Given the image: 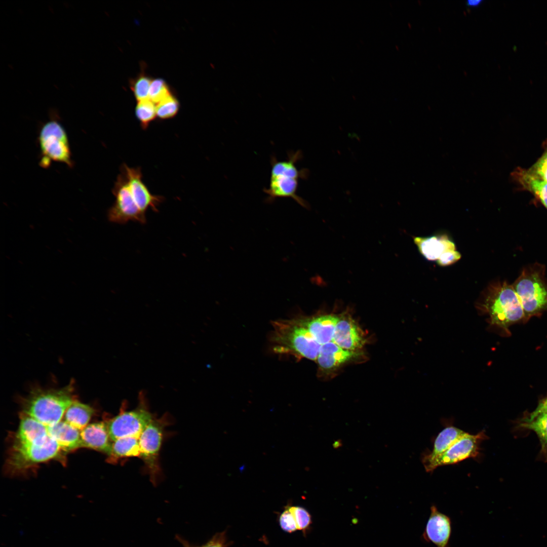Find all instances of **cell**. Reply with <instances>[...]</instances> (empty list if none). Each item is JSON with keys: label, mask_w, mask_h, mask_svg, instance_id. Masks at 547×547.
Wrapping results in <instances>:
<instances>
[{"label": "cell", "mask_w": 547, "mask_h": 547, "mask_svg": "<svg viewBox=\"0 0 547 547\" xmlns=\"http://www.w3.org/2000/svg\"><path fill=\"white\" fill-rule=\"evenodd\" d=\"M478 308L489 316L491 324L501 328L525 318L513 285L506 281L490 284L479 300Z\"/></svg>", "instance_id": "obj_1"}, {"label": "cell", "mask_w": 547, "mask_h": 547, "mask_svg": "<svg viewBox=\"0 0 547 547\" xmlns=\"http://www.w3.org/2000/svg\"><path fill=\"white\" fill-rule=\"evenodd\" d=\"M73 384L59 389L33 388L23 400L22 412L46 426L59 421L75 400Z\"/></svg>", "instance_id": "obj_2"}, {"label": "cell", "mask_w": 547, "mask_h": 547, "mask_svg": "<svg viewBox=\"0 0 547 547\" xmlns=\"http://www.w3.org/2000/svg\"><path fill=\"white\" fill-rule=\"evenodd\" d=\"M272 326L270 341L275 353L317 361L321 345L295 319L273 321Z\"/></svg>", "instance_id": "obj_3"}, {"label": "cell", "mask_w": 547, "mask_h": 547, "mask_svg": "<svg viewBox=\"0 0 547 547\" xmlns=\"http://www.w3.org/2000/svg\"><path fill=\"white\" fill-rule=\"evenodd\" d=\"M302 158L300 150L288 153L286 161H279L276 157L271 158V173L268 188L264 191L268 195L266 202H272L278 198H291L303 207L308 209V203L297 194L299 179L306 178L308 171L298 170L295 164Z\"/></svg>", "instance_id": "obj_4"}, {"label": "cell", "mask_w": 547, "mask_h": 547, "mask_svg": "<svg viewBox=\"0 0 547 547\" xmlns=\"http://www.w3.org/2000/svg\"><path fill=\"white\" fill-rule=\"evenodd\" d=\"M512 285L525 318L547 310V278L543 265L536 263L524 267Z\"/></svg>", "instance_id": "obj_5"}, {"label": "cell", "mask_w": 547, "mask_h": 547, "mask_svg": "<svg viewBox=\"0 0 547 547\" xmlns=\"http://www.w3.org/2000/svg\"><path fill=\"white\" fill-rule=\"evenodd\" d=\"M44 124L40 131L38 141L41 150L40 165L44 168L52 162L73 166L67 134L57 116H53Z\"/></svg>", "instance_id": "obj_6"}, {"label": "cell", "mask_w": 547, "mask_h": 547, "mask_svg": "<svg viewBox=\"0 0 547 547\" xmlns=\"http://www.w3.org/2000/svg\"><path fill=\"white\" fill-rule=\"evenodd\" d=\"M62 451L57 442L50 436L37 443L13 444L7 465L12 472H20L39 463L59 458Z\"/></svg>", "instance_id": "obj_7"}, {"label": "cell", "mask_w": 547, "mask_h": 547, "mask_svg": "<svg viewBox=\"0 0 547 547\" xmlns=\"http://www.w3.org/2000/svg\"><path fill=\"white\" fill-rule=\"evenodd\" d=\"M138 406L127 411L122 408L116 416L105 423L110 440L113 442L125 437L139 438L141 434L152 420L143 392L139 394Z\"/></svg>", "instance_id": "obj_8"}, {"label": "cell", "mask_w": 547, "mask_h": 547, "mask_svg": "<svg viewBox=\"0 0 547 547\" xmlns=\"http://www.w3.org/2000/svg\"><path fill=\"white\" fill-rule=\"evenodd\" d=\"M112 192L115 199L107 213L108 219L110 222L122 224L129 221L141 224L146 223V214L143 213L136 204L127 177L121 168Z\"/></svg>", "instance_id": "obj_9"}, {"label": "cell", "mask_w": 547, "mask_h": 547, "mask_svg": "<svg viewBox=\"0 0 547 547\" xmlns=\"http://www.w3.org/2000/svg\"><path fill=\"white\" fill-rule=\"evenodd\" d=\"M487 438L484 431L476 435L466 433L445 452L423 463L425 471L431 472L440 466L454 464L467 458L477 457L480 452L481 442Z\"/></svg>", "instance_id": "obj_10"}, {"label": "cell", "mask_w": 547, "mask_h": 547, "mask_svg": "<svg viewBox=\"0 0 547 547\" xmlns=\"http://www.w3.org/2000/svg\"><path fill=\"white\" fill-rule=\"evenodd\" d=\"M166 421L164 418L153 419L139 438L140 456L148 469L153 482H155L160 471L158 456Z\"/></svg>", "instance_id": "obj_11"}, {"label": "cell", "mask_w": 547, "mask_h": 547, "mask_svg": "<svg viewBox=\"0 0 547 547\" xmlns=\"http://www.w3.org/2000/svg\"><path fill=\"white\" fill-rule=\"evenodd\" d=\"M121 168L125 173L132 194L140 210L144 214L148 208L158 212V207L164 198L150 193L142 181L141 168H131L126 164H124Z\"/></svg>", "instance_id": "obj_12"}, {"label": "cell", "mask_w": 547, "mask_h": 547, "mask_svg": "<svg viewBox=\"0 0 547 547\" xmlns=\"http://www.w3.org/2000/svg\"><path fill=\"white\" fill-rule=\"evenodd\" d=\"M366 341L364 333L350 316L340 315L335 327L333 342L342 349L358 351Z\"/></svg>", "instance_id": "obj_13"}, {"label": "cell", "mask_w": 547, "mask_h": 547, "mask_svg": "<svg viewBox=\"0 0 547 547\" xmlns=\"http://www.w3.org/2000/svg\"><path fill=\"white\" fill-rule=\"evenodd\" d=\"M451 534V521L446 515L440 512L435 505L431 507V514L422 534L423 539L437 547H448Z\"/></svg>", "instance_id": "obj_14"}, {"label": "cell", "mask_w": 547, "mask_h": 547, "mask_svg": "<svg viewBox=\"0 0 547 547\" xmlns=\"http://www.w3.org/2000/svg\"><path fill=\"white\" fill-rule=\"evenodd\" d=\"M339 315L333 314L296 318L297 321L305 328L321 345L333 342L335 327Z\"/></svg>", "instance_id": "obj_15"}, {"label": "cell", "mask_w": 547, "mask_h": 547, "mask_svg": "<svg viewBox=\"0 0 547 547\" xmlns=\"http://www.w3.org/2000/svg\"><path fill=\"white\" fill-rule=\"evenodd\" d=\"M82 447L91 448L109 455L111 444L106 424L97 422L88 425L81 433Z\"/></svg>", "instance_id": "obj_16"}, {"label": "cell", "mask_w": 547, "mask_h": 547, "mask_svg": "<svg viewBox=\"0 0 547 547\" xmlns=\"http://www.w3.org/2000/svg\"><path fill=\"white\" fill-rule=\"evenodd\" d=\"M358 353L342 349L334 342H329L321 345L317 362L324 371L333 370L357 357Z\"/></svg>", "instance_id": "obj_17"}, {"label": "cell", "mask_w": 547, "mask_h": 547, "mask_svg": "<svg viewBox=\"0 0 547 547\" xmlns=\"http://www.w3.org/2000/svg\"><path fill=\"white\" fill-rule=\"evenodd\" d=\"M14 444H28L37 443L49 436L47 426L35 418L22 412Z\"/></svg>", "instance_id": "obj_18"}, {"label": "cell", "mask_w": 547, "mask_h": 547, "mask_svg": "<svg viewBox=\"0 0 547 547\" xmlns=\"http://www.w3.org/2000/svg\"><path fill=\"white\" fill-rule=\"evenodd\" d=\"M420 253L429 261H437L445 253L456 250L455 245L446 235L414 238Z\"/></svg>", "instance_id": "obj_19"}, {"label": "cell", "mask_w": 547, "mask_h": 547, "mask_svg": "<svg viewBox=\"0 0 547 547\" xmlns=\"http://www.w3.org/2000/svg\"><path fill=\"white\" fill-rule=\"evenodd\" d=\"M47 429L49 435L57 442L63 451L82 447L79 430L65 421L47 426Z\"/></svg>", "instance_id": "obj_20"}, {"label": "cell", "mask_w": 547, "mask_h": 547, "mask_svg": "<svg viewBox=\"0 0 547 547\" xmlns=\"http://www.w3.org/2000/svg\"><path fill=\"white\" fill-rule=\"evenodd\" d=\"M512 175L522 187L537 197L547 209V181L521 168L516 169Z\"/></svg>", "instance_id": "obj_21"}, {"label": "cell", "mask_w": 547, "mask_h": 547, "mask_svg": "<svg viewBox=\"0 0 547 547\" xmlns=\"http://www.w3.org/2000/svg\"><path fill=\"white\" fill-rule=\"evenodd\" d=\"M466 433L453 426L446 427L436 438L432 450L423 456L422 463L431 461L445 452Z\"/></svg>", "instance_id": "obj_22"}, {"label": "cell", "mask_w": 547, "mask_h": 547, "mask_svg": "<svg viewBox=\"0 0 547 547\" xmlns=\"http://www.w3.org/2000/svg\"><path fill=\"white\" fill-rule=\"evenodd\" d=\"M94 412L90 406L74 400L66 410L64 420L77 429L82 430L88 425Z\"/></svg>", "instance_id": "obj_23"}, {"label": "cell", "mask_w": 547, "mask_h": 547, "mask_svg": "<svg viewBox=\"0 0 547 547\" xmlns=\"http://www.w3.org/2000/svg\"><path fill=\"white\" fill-rule=\"evenodd\" d=\"M520 427L533 431L537 435L540 444V452L547 460V413H541L529 419L523 418L519 422Z\"/></svg>", "instance_id": "obj_24"}, {"label": "cell", "mask_w": 547, "mask_h": 547, "mask_svg": "<svg viewBox=\"0 0 547 547\" xmlns=\"http://www.w3.org/2000/svg\"><path fill=\"white\" fill-rule=\"evenodd\" d=\"M140 455L139 438L129 436L120 438L113 441L109 456L113 459Z\"/></svg>", "instance_id": "obj_25"}, {"label": "cell", "mask_w": 547, "mask_h": 547, "mask_svg": "<svg viewBox=\"0 0 547 547\" xmlns=\"http://www.w3.org/2000/svg\"><path fill=\"white\" fill-rule=\"evenodd\" d=\"M150 99L138 101L135 107V115L142 128L145 130L157 116L156 106Z\"/></svg>", "instance_id": "obj_26"}, {"label": "cell", "mask_w": 547, "mask_h": 547, "mask_svg": "<svg viewBox=\"0 0 547 547\" xmlns=\"http://www.w3.org/2000/svg\"><path fill=\"white\" fill-rule=\"evenodd\" d=\"M152 80L143 72L130 82V87L137 102L149 99V91Z\"/></svg>", "instance_id": "obj_27"}, {"label": "cell", "mask_w": 547, "mask_h": 547, "mask_svg": "<svg viewBox=\"0 0 547 547\" xmlns=\"http://www.w3.org/2000/svg\"><path fill=\"white\" fill-rule=\"evenodd\" d=\"M179 107L178 99L171 94L156 105L157 116L161 120L173 118L177 114Z\"/></svg>", "instance_id": "obj_28"}, {"label": "cell", "mask_w": 547, "mask_h": 547, "mask_svg": "<svg viewBox=\"0 0 547 547\" xmlns=\"http://www.w3.org/2000/svg\"><path fill=\"white\" fill-rule=\"evenodd\" d=\"M171 93L169 86L162 79L152 80L149 91V99L158 104Z\"/></svg>", "instance_id": "obj_29"}, {"label": "cell", "mask_w": 547, "mask_h": 547, "mask_svg": "<svg viewBox=\"0 0 547 547\" xmlns=\"http://www.w3.org/2000/svg\"><path fill=\"white\" fill-rule=\"evenodd\" d=\"M288 509L293 514L297 530H304L311 524V516L308 512L300 506H290Z\"/></svg>", "instance_id": "obj_30"}, {"label": "cell", "mask_w": 547, "mask_h": 547, "mask_svg": "<svg viewBox=\"0 0 547 547\" xmlns=\"http://www.w3.org/2000/svg\"><path fill=\"white\" fill-rule=\"evenodd\" d=\"M279 522L281 527L285 531L292 532L297 530L294 516L288 507L281 514Z\"/></svg>", "instance_id": "obj_31"}, {"label": "cell", "mask_w": 547, "mask_h": 547, "mask_svg": "<svg viewBox=\"0 0 547 547\" xmlns=\"http://www.w3.org/2000/svg\"><path fill=\"white\" fill-rule=\"evenodd\" d=\"M528 170L547 181V160L540 157Z\"/></svg>", "instance_id": "obj_32"}, {"label": "cell", "mask_w": 547, "mask_h": 547, "mask_svg": "<svg viewBox=\"0 0 547 547\" xmlns=\"http://www.w3.org/2000/svg\"><path fill=\"white\" fill-rule=\"evenodd\" d=\"M460 258V253L456 250H453L444 253L437 262L439 265L445 266L454 263Z\"/></svg>", "instance_id": "obj_33"}, {"label": "cell", "mask_w": 547, "mask_h": 547, "mask_svg": "<svg viewBox=\"0 0 547 547\" xmlns=\"http://www.w3.org/2000/svg\"><path fill=\"white\" fill-rule=\"evenodd\" d=\"M544 413H547V398L540 401L535 410L525 417L531 419Z\"/></svg>", "instance_id": "obj_34"}, {"label": "cell", "mask_w": 547, "mask_h": 547, "mask_svg": "<svg viewBox=\"0 0 547 547\" xmlns=\"http://www.w3.org/2000/svg\"><path fill=\"white\" fill-rule=\"evenodd\" d=\"M202 547H222L221 544L216 541H211Z\"/></svg>", "instance_id": "obj_35"}, {"label": "cell", "mask_w": 547, "mask_h": 547, "mask_svg": "<svg viewBox=\"0 0 547 547\" xmlns=\"http://www.w3.org/2000/svg\"><path fill=\"white\" fill-rule=\"evenodd\" d=\"M481 2V1H468L467 2V5L475 7L479 5Z\"/></svg>", "instance_id": "obj_36"}]
</instances>
